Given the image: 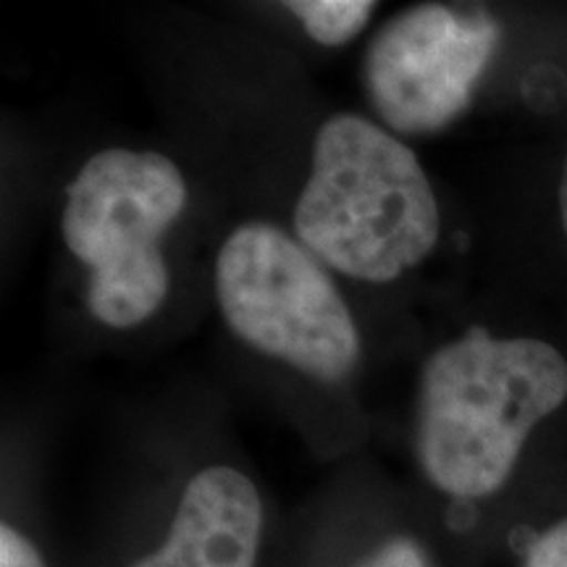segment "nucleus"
Listing matches in <instances>:
<instances>
[{
	"instance_id": "39448f33",
	"label": "nucleus",
	"mask_w": 567,
	"mask_h": 567,
	"mask_svg": "<svg viewBox=\"0 0 567 567\" xmlns=\"http://www.w3.org/2000/svg\"><path fill=\"white\" fill-rule=\"evenodd\" d=\"M499 38V21L478 6L421 3L396 13L365 51L373 109L402 134L444 130L471 105Z\"/></svg>"
},
{
	"instance_id": "423d86ee",
	"label": "nucleus",
	"mask_w": 567,
	"mask_h": 567,
	"mask_svg": "<svg viewBox=\"0 0 567 567\" xmlns=\"http://www.w3.org/2000/svg\"><path fill=\"white\" fill-rule=\"evenodd\" d=\"M264 499L243 471L210 465L184 486L163 544L130 567H255Z\"/></svg>"
},
{
	"instance_id": "7ed1b4c3",
	"label": "nucleus",
	"mask_w": 567,
	"mask_h": 567,
	"mask_svg": "<svg viewBox=\"0 0 567 567\" xmlns=\"http://www.w3.org/2000/svg\"><path fill=\"white\" fill-rule=\"evenodd\" d=\"M187 184L161 153L113 147L84 163L66 189L63 243L90 268L87 305L111 329L147 321L168 295L163 231L182 216Z\"/></svg>"
},
{
	"instance_id": "20e7f679",
	"label": "nucleus",
	"mask_w": 567,
	"mask_h": 567,
	"mask_svg": "<svg viewBox=\"0 0 567 567\" xmlns=\"http://www.w3.org/2000/svg\"><path fill=\"white\" fill-rule=\"evenodd\" d=\"M216 297L229 329L268 358L339 381L360 358L350 308L321 260L274 224L234 229L216 258Z\"/></svg>"
},
{
	"instance_id": "0eeeda50",
	"label": "nucleus",
	"mask_w": 567,
	"mask_h": 567,
	"mask_svg": "<svg viewBox=\"0 0 567 567\" xmlns=\"http://www.w3.org/2000/svg\"><path fill=\"white\" fill-rule=\"evenodd\" d=\"M287 9L302 21L305 32L321 45L337 48L358 38L375 11L368 0H295Z\"/></svg>"
},
{
	"instance_id": "f257e3e1",
	"label": "nucleus",
	"mask_w": 567,
	"mask_h": 567,
	"mask_svg": "<svg viewBox=\"0 0 567 567\" xmlns=\"http://www.w3.org/2000/svg\"><path fill=\"white\" fill-rule=\"evenodd\" d=\"M565 400L557 347L473 326L425 360L415 421L425 478L457 502L488 499L513 476L530 431Z\"/></svg>"
},
{
	"instance_id": "9b49d317",
	"label": "nucleus",
	"mask_w": 567,
	"mask_h": 567,
	"mask_svg": "<svg viewBox=\"0 0 567 567\" xmlns=\"http://www.w3.org/2000/svg\"><path fill=\"white\" fill-rule=\"evenodd\" d=\"M559 216H563V229L567 234V161L563 168V179H559Z\"/></svg>"
},
{
	"instance_id": "6e6552de",
	"label": "nucleus",
	"mask_w": 567,
	"mask_h": 567,
	"mask_svg": "<svg viewBox=\"0 0 567 567\" xmlns=\"http://www.w3.org/2000/svg\"><path fill=\"white\" fill-rule=\"evenodd\" d=\"M523 567H567V517L530 538L523 549Z\"/></svg>"
},
{
	"instance_id": "1a4fd4ad",
	"label": "nucleus",
	"mask_w": 567,
	"mask_h": 567,
	"mask_svg": "<svg viewBox=\"0 0 567 567\" xmlns=\"http://www.w3.org/2000/svg\"><path fill=\"white\" fill-rule=\"evenodd\" d=\"M352 567H434L415 538L394 536Z\"/></svg>"
},
{
	"instance_id": "9d476101",
	"label": "nucleus",
	"mask_w": 567,
	"mask_h": 567,
	"mask_svg": "<svg viewBox=\"0 0 567 567\" xmlns=\"http://www.w3.org/2000/svg\"><path fill=\"white\" fill-rule=\"evenodd\" d=\"M0 567H48L40 549L17 526H0Z\"/></svg>"
},
{
	"instance_id": "f03ea898",
	"label": "nucleus",
	"mask_w": 567,
	"mask_h": 567,
	"mask_svg": "<svg viewBox=\"0 0 567 567\" xmlns=\"http://www.w3.org/2000/svg\"><path fill=\"white\" fill-rule=\"evenodd\" d=\"M295 231L321 264L386 284L436 247L439 205L405 142L358 113H337L316 134Z\"/></svg>"
}]
</instances>
